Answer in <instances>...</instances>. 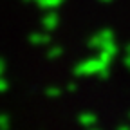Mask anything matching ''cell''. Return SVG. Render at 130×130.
<instances>
[{
    "label": "cell",
    "mask_w": 130,
    "mask_h": 130,
    "mask_svg": "<svg viewBox=\"0 0 130 130\" xmlns=\"http://www.w3.org/2000/svg\"><path fill=\"white\" fill-rule=\"evenodd\" d=\"M47 32H49V31H47ZM47 32H45V29H43V31H35V32H31V35L27 36V40H29L31 45H35V47L45 45V43L51 42V36H49Z\"/></svg>",
    "instance_id": "1"
},
{
    "label": "cell",
    "mask_w": 130,
    "mask_h": 130,
    "mask_svg": "<svg viewBox=\"0 0 130 130\" xmlns=\"http://www.w3.org/2000/svg\"><path fill=\"white\" fill-rule=\"evenodd\" d=\"M58 24H60V18H58V14L56 13H47V14H43V18H42V25H43V29L45 31H54L56 27H58Z\"/></svg>",
    "instance_id": "2"
},
{
    "label": "cell",
    "mask_w": 130,
    "mask_h": 130,
    "mask_svg": "<svg viewBox=\"0 0 130 130\" xmlns=\"http://www.w3.org/2000/svg\"><path fill=\"white\" fill-rule=\"evenodd\" d=\"M25 2H35L36 6H40L43 9H53V7L60 6L63 0H25Z\"/></svg>",
    "instance_id": "3"
},
{
    "label": "cell",
    "mask_w": 130,
    "mask_h": 130,
    "mask_svg": "<svg viewBox=\"0 0 130 130\" xmlns=\"http://www.w3.org/2000/svg\"><path fill=\"white\" fill-rule=\"evenodd\" d=\"M11 128V118L6 112H0V130H9Z\"/></svg>",
    "instance_id": "4"
},
{
    "label": "cell",
    "mask_w": 130,
    "mask_h": 130,
    "mask_svg": "<svg viewBox=\"0 0 130 130\" xmlns=\"http://www.w3.org/2000/svg\"><path fill=\"white\" fill-rule=\"evenodd\" d=\"M7 90H9V81L4 76H0V94H6Z\"/></svg>",
    "instance_id": "5"
},
{
    "label": "cell",
    "mask_w": 130,
    "mask_h": 130,
    "mask_svg": "<svg viewBox=\"0 0 130 130\" xmlns=\"http://www.w3.org/2000/svg\"><path fill=\"white\" fill-rule=\"evenodd\" d=\"M60 54H61V49H60V47H53V49H49L47 58H49V60H54V58L60 56Z\"/></svg>",
    "instance_id": "6"
},
{
    "label": "cell",
    "mask_w": 130,
    "mask_h": 130,
    "mask_svg": "<svg viewBox=\"0 0 130 130\" xmlns=\"http://www.w3.org/2000/svg\"><path fill=\"white\" fill-rule=\"evenodd\" d=\"M45 96H49V98H53V96H60V89H56V87H49V89L45 90Z\"/></svg>",
    "instance_id": "7"
},
{
    "label": "cell",
    "mask_w": 130,
    "mask_h": 130,
    "mask_svg": "<svg viewBox=\"0 0 130 130\" xmlns=\"http://www.w3.org/2000/svg\"><path fill=\"white\" fill-rule=\"evenodd\" d=\"M4 72H6V61L4 58H0V76H4Z\"/></svg>",
    "instance_id": "8"
}]
</instances>
